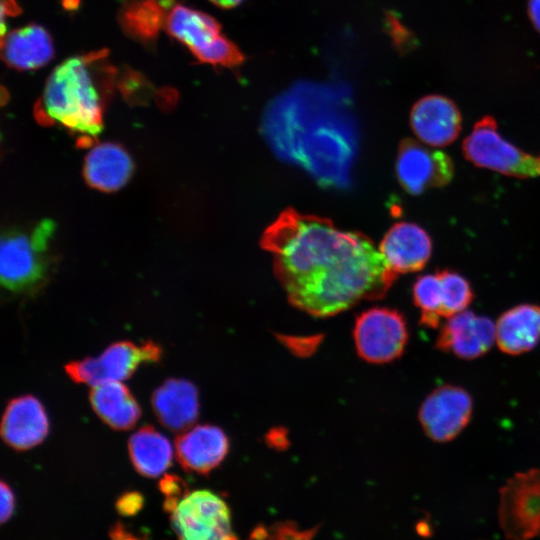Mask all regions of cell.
<instances>
[{"label":"cell","instance_id":"obj_1","mask_svg":"<svg viewBox=\"0 0 540 540\" xmlns=\"http://www.w3.org/2000/svg\"><path fill=\"white\" fill-rule=\"evenodd\" d=\"M260 243L289 302L317 317L382 298L398 276L365 235L293 209L266 228Z\"/></svg>","mask_w":540,"mask_h":540},{"label":"cell","instance_id":"obj_2","mask_svg":"<svg viewBox=\"0 0 540 540\" xmlns=\"http://www.w3.org/2000/svg\"><path fill=\"white\" fill-rule=\"evenodd\" d=\"M107 50L73 57L49 75L35 115L41 124L59 123L88 144L103 128L104 104L115 71L103 63Z\"/></svg>","mask_w":540,"mask_h":540},{"label":"cell","instance_id":"obj_3","mask_svg":"<svg viewBox=\"0 0 540 540\" xmlns=\"http://www.w3.org/2000/svg\"><path fill=\"white\" fill-rule=\"evenodd\" d=\"M55 224L42 220L30 233L9 231L1 238L0 274L4 288L13 293H32L46 280V252Z\"/></svg>","mask_w":540,"mask_h":540},{"label":"cell","instance_id":"obj_4","mask_svg":"<svg viewBox=\"0 0 540 540\" xmlns=\"http://www.w3.org/2000/svg\"><path fill=\"white\" fill-rule=\"evenodd\" d=\"M165 27L202 63L234 69L245 61L239 47L221 34L220 23L206 13L175 5L167 16Z\"/></svg>","mask_w":540,"mask_h":540},{"label":"cell","instance_id":"obj_5","mask_svg":"<svg viewBox=\"0 0 540 540\" xmlns=\"http://www.w3.org/2000/svg\"><path fill=\"white\" fill-rule=\"evenodd\" d=\"M473 165L516 178L540 176V154L532 155L502 138L496 120L487 115L475 123L462 144Z\"/></svg>","mask_w":540,"mask_h":540},{"label":"cell","instance_id":"obj_6","mask_svg":"<svg viewBox=\"0 0 540 540\" xmlns=\"http://www.w3.org/2000/svg\"><path fill=\"white\" fill-rule=\"evenodd\" d=\"M163 355L162 347L146 340L138 345L129 340L109 345L98 357H86L65 365V372L75 383L92 386L123 381L130 378L142 363H158Z\"/></svg>","mask_w":540,"mask_h":540},{"label":"cell","instance_id":"obj_7","mask_svg":"<svg viewBox=\"0 0 540 540\" xmlns=\"http://www.w3.org/2000/svg\"><path fill=\"white\" fill-rule=\"evenodd\" d=\"M171 512L179 540H237L226 502L212 491L187 492Z\"/></svg>","mask_w":540,"mask_h":540},{"label":"cell","instance_id":"obj_8","mask_svg":"<svg viewBox=\"0 0 540 540\" xmlns=\"http://www.w3.org/2000/svg\"><path fill=\"white\" fill-rule=\"evenodd\" d=\"M499 493L498 518L506 539L540 536V469L514 474Z\"/></svg>","mask_w":540,"mask_h":540},{"label":"cell","instance_id":"obj_9","mask_svg":"<svg viewBox=\"0 0 540 540\" xmlns=\"http://www.w3.org/2000/svg\"><path fill=\"white\" fill-rule=\"evenodd\" d=\"M408 336L406 319L395 309L373 307L355 319V348L369 363L383 364L398 359L404 352Z\"/></svg>","mask_w":540,"mask_h":540},{"label":"cell","instance_id":"obj_10","mask_svg":"<svg viewBox=\"0 0 540 540\" xmlns=\"http://www.w3.org/2000/svg\"><path fill=\"white\" fill-rule=\"evenodd\" d=\"M473 400L464 388L451 384L434 389L422 402L418 418L425 434L444 443L456 438L468 425Z\"/></svg>","mask_w":540,"mask_h":540},{"label":"cell","instance_id":"obj_11","mask_svg":"<svg viewBox=\"0 0 540 540\" xmlns=\"http://www.w3.org/2000/svg\"><path fill=\"white\" fill-rule=\"evenodd\" d=\"M396 174L408 193L418 195L449 184L454 175V165L445 152L427 148L407 138L399 146Z\"/></svg>","mask_w":540,"mask_h":540},{"label":"cell","instance_id":"obj_12","mask_svg":"<svg viewBox=\"0 0 540 540\" xmlns=\"http://www.w3.org/2000/svg\"><path fill=\"white\" fill-rule=\"evenodd\" d=\"M496 340L495 325L485 316L462 311L442 325L435 346L458 358L472 360L487 353Z\"/></svg>","mask_w":540,"mask_h":540},{"label":"cell","instance_id":"obj_13","mask_svg":"<svg viewBox=\"0 0 540 540\" xmlns=\"http://www.w3.org/2000/svg\"><path fill=\"white\" fill-rule=\"evenodd\" d=\"M410 125L423 143L432 147H444L458 137L462 117L451 99L442 95H428L412 107Z\"/></svg>","mask_w":540,"mask_h":540},{"label":"cell","instance_id":"obj_14","mask_svg":"<svg viewBox=\"0 0 540 540\" xmlns=\"http://www.w3.org/2000/svg\"><path fill=\"white\" fill-rule=\"evenodd\" d=\"M44 406L33 395L11 399L2 416L1 437L11 448L26 451L42 443L49 433Z\"/></svg>","mask_w":540,"mask_h":540},{"label":"cell","instance_id":"obj_15","mask_svg":"<svg viewBox=\"0 0 540 540\" xmlns=\"http://www.w3.org/2000/svg\"><path fill=\"white\" fill-rule=\"evenodd\" d=\"M229 448L227 434L211 424L197 425L175 439L177 460L190 473L208 474L222 463Z\"/></svg>","mask_w":540,"mask_h":540},{"label":"cell","instance_id":"obj_16","mask_svg":"<svg viewBox=\"0 0 540 540\" xmlns=\"http://www.w3.org/2000/svg\"><path fill=\"white\" fill-rule=\"evenodd\" d=\"M379 250L390 268L397 274L416 272L430 259L432 241L429 234L420 226L400 222L385 234Z\"/></svg>","mask_w":540,"mask_h":540},{"label":"cell","instance_id":"obj_17","mask_svg":"<svg viewBox=\"0 0 540 540\" xmlns=\"http://www.w3.org/2000/svg\"><path fill=\"white\" fill-rule=\"evenodd\" d=\"M151 405L164 427L179 432L191 427L198 418V390L186 379L170 378L154 390Z\"/></svg>","mask_w":540,"mask_h":540},{"label":"cell","instance_id":"obj_18","mask_svg":"<svg viewBox=\"0 0 540 540\" xmlns=\"http://www.w3.org/2000/svg\"><path fill=\"white\" fill-rule=\"evenodd\" d=\"M1 56L9 67L17 70L42 67L54 56L52 38L36 24L12 30L2 36Z\"/></svg>","mask_w":540,"mask_h":540},{"label":"cell","instance_id":"obj_19","mask_svg":"<svg viewBox=\"0 0 540 540\" xmlns=\"http://www.w3.org/2000/svg\"><path fill=\"white\" fill-rule=\"evenodd\" d=\"M134 165L127 151L115 143L94 146L87 154L83 175L87 184L99 191L112 192L130 179Z\"/></svg>","mask_w":540,"mask_h":540},{"label":"cell","instance_id":"obj_20","mask_svg":"<svg viewBox=\"0 0 540 540\" xmlns=\"http://www.w3.org/2000/svg\"><path fill=\"white\" fill-rule=\"evenodd\" d=\"M496 343L509 355L531 351L540 340V306L516 305L498 318L495 325Z\"/></svg>","mask_w":540,"mask_h":540},{"label":"cell","instance_id":"obj_21","mask_svg":"<svg viewBox=\"0 0 540 540\" xmlns=\"http://www.w3.org/2000/svg\"><path fill=\"white\" fill-rule=\"evenodd\" d=\"M92 409L109 427L129 430L141 417V407L130 389L120 381L92 386L89 393Z\"/></svg>","mask_w":540,"mask_h":540},{"label":"cell","instance_id":"obj_22","mask_svg":"<svg viewBox=\"0 0 540 540\" xmlns=\"http://www.w3.org/2000/svg\"><path fill=\"white\" fill-rule=\"evenodd\" d=\"M128 452L135 470L150 478L163 474L173 458L170 441L152 425L143 426L130 436Z\"/></svg>","mask_w":540,"mask_h":540},{"label":"cell","instance_id":"obj_23","mask_svg":"<svg viewBox=\"0 0 540 540\" xmlns=\"http://www.w3.org/2000/svg\"><path fill=\"white\" fill-rule=\"evenodd\" d=\"M172 0H127L120 9V25L132 38L150 42L165 26Z\"/></svg>","mask_w":540,"mask_h":540},{"label":"cell","instance_id":"obj_24","mask_svg":"<svg viewBox=\"0 0 540 540\" xmlns=\"http://www.w3.org/2000/svg\"><path fill=\"white\" fill-rule=\"evenodd\" d=\"M413 301L420 309V323L437 328L441 319V284L437 274H425L417 278L412 289Z\"/></svg>","mask_w":540,"mask_h":540},{"label":"cell","instance_id":"obj_25","mask_svg":"<svg viewBox=\"0 0 540 540\" xmlns=\"http://www.w3.org/2000/svg\"><path fill=\"white\" fill-rule=\"evenodd\" d=\"M441 284V316L449 318L465 311L474 298L468 280L449 269L437 271Z\"/></svg>","mask_w":540,"mask_h":540},{"label":"cell","instance_id":"obj_26","mask_svg":"<svg viewBox=\"0 0 540 540\" xmlns=\"http://www.w3.org/2000/svg\"><path fill=\"white\" fill-rule=\"evenodd\" d=\"M386 24L395 46L400 51H408L409 48L414 47L415 40L412 34L393 13L387 15Z\"/></svg>","mask_w":540,"mask_h":540},{"label":"cell","instance_id":"obj_27","mask_svg":"<svg viewBox=\"0 0 540 540\" xmlns=\"http://www.w3.org/2000/svg\"><path fill=\"white\" fill-rule=\"evenodd\" d=\"M160 490L165 494L166 501L165 507L167 510L172 511L185 488V483L177 475L166 474L159 482Z\"/></svg>","mask_w":540,"mask_h":540},{"label":"cell","instance_id":"obj_28","mask_svg":"<svg viewBox=\"0 0 540 540\" xmlns=\"http://www.w3.org/2000/svg\"><path fill=\"white\" fill-rule=\"evenodd\" d=\"M144 498L137 491H130L122 494L117 502L116 508L122 515L130 516L136 514L143 506Z\"/></svg>","mask_w":540,"mask_h":540},{"label":"cell","instance_id":"obj_29","mask_svg":"<svg viewBox=\"0 0 540 540\" xmlns=\"http://www.w3.org/2000/svg\"><path fill=\"white\" fill-rule=\"evenodd\" d=\"M1 522H6L13 514L15 508V496L8 484L1 481Z\"/></svg>","mask_w":540,"mask_h":540},{"label":"cell","instance_id":"obj_30","mask_svg":"<svg viewBox=\"0 0 540 540\" xmlns=\"http://www.w3.org/2000/svg\"><path fill=\"white\" fill-rule=\"evenodd\" d=\"M21 12V8L18 6L16 0H1V19L4 25V19L7 16H16Z\"/></svg>","mask_w":540,"mask_h":540},{"label":"cell","instance_id":"obj_31","mask_svg":"<svg viewBox=\"0 0 540 540\" xmlns=\"http://www.w3.org/2000/svg\"><path fill=\"white\" fill-rule=\"evenodd\" d=\"M528 16L535 29L540 33V0H528Z\"/></svg>","mask_w":540,"mask_h":540},{"label":"cell","instance_id":"obj_32","mask_svg":"<svg viewBox=\"0 0 540 540\" xmlns=\"http://www.w3.org/2000/svg\"><path fill=\"white\" fill-rule=\"evenodd\" d=\"M216 6L224 9H230L238 6L243 0H209Z\"/></svg>","mask_w":540,"mask_h":540},{"label":"cell","instance_id":"obj_33","mask_svg":"<svg viewBox=\"0 0 540 540\" xmlns=\"http://www.w3.org/2000/svg\"><path fill=\"white\" fill-rule=\"evenodd\" d=\"M63 4L66 8H73L78 5V0H64Z\"/></svg>","mask_w":540,"mask_h":540},{"label":"cell","instance_id":"obj_34","mask_svg":"<svg viewBox=\"0 0 540 540\" xmlns=\"http://www.w3.org/2000/svg\"><path fill=\"white\" fill-rule=\"evenodd\" d=\"M120 540H139V539L129 536V537L121 538Z\"/></svg>","mask_w":540,"mask_h":540}]
</instances>
